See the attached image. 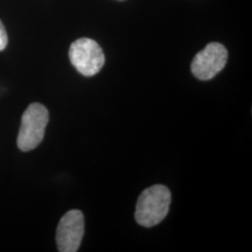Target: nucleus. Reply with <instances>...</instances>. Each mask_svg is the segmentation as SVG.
<instances>
[{
	"label": "nucleus",
	"instance_id": "obj_1",
	"mask_svg": "<svg viewBox=\"0 0 252 252\" xmlns=\"http://www.w3.org/2000/svg\"><path fill=\"white\" fill-rule=\"evenodd\" d=\"M171 192L163 185H153L144 189L135 205V219L139 225L153 227L167 216Z\"/></svg>",
	"mask_w": 252,
	"mask_h": 252
},
{
	"label": "nucleus",
	"instance_id": "obj_5",
	"mask_svg": "<svg viewBox=\"0 0 252 252\" xmlns=\"http://www.w3.org/2000/svg\"><path fill=\"white\" fill-rule=\"evenodd\" d=\"M84 234V217L78 209L66 212L60 220L56 231V243L60 252L79 251Z\"/></svg>",
	"mask_w": 252,
	"mask_h": 252
},
{
	"label": "nucleus",
	"instance_id": "obj_3",
	"mask_svg": "<svg viewBox=\"0 0 252 252\" xmlns=\"http://www.w3.org/2000/svg\"><path fill=\"white\" fill-rule=\"evenodd\" d=\"M68 56L74 67L85 77L96 75L105 63L103 50L94 39L81 37L74 41Z\"/></svg>",
	"mask_w": 252,
	"mask_h": 252
},
{
	"label": "nucleus",
	"instance_id": "obj_2",
	"mask_svg": "<svg viewBox=\"0 0 252 252\" xmlns=\"http://www.w3.org/2000/svg\"><path fill=\"white\" fill-rule=\"evenodd\" d=\"M49 122L48 109L39 103L28 106L22 117L17 145L23 152L34 150L44 138L46 126Z\"/></svg>",
	"mask_w": 252,
	"mask_h": 252
},
{
	"label": "nucleus",
	"instance_id": "obj_4",
	"mask_svg": "<svg viewBox=\"0 0 252 252\" xmlns=\"http://www.w3.org/2000/svg\"><path fill=\"white\" fill-rule=\"evenodd\" d=\"M227 59L228 52L224 46L218 42L209 43L194 56L190 65L191 73L201 81L211 80L224 68Z\"/></svg>",
	"mask_w": 252,
	"mask_h": 252
},
{
	"label": "nucleus",
	"instance_id": "obj_6",
	"mask_svg": "<svg viewBox=\"0 0 252 252\" xmlns=\"http://www.w3.org/2000/svg\"><path fill=\"white\" fill-rule=\"evenodd\" d=\"M8 44V35L6 29L0 21V51H3Z\"/></svg>",
	"mask_w": 252,
	"mask_h": 252
}]
</instances>
